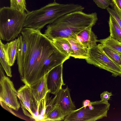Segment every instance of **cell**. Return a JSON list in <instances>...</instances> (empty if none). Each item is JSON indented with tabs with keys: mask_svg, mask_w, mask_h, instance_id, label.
Wrapping results in <instances>:
<instances>
[{
	"mask_svg": "<svg viewBox=\"0 0 121 121\" xmlns=\"http://www.w3.org/2000/svg\"><path fill=\"white\" fill-rule=\"evenodd\" d=\"M110 5L112 8L108 7L106 9L109 14L115 19L121 28V11L112 2Z\"/></svg>",
	"mask_w": 121,
	"mask_h": 121,
	"instance_id": "cell-22",
	"label": "cell"
},
{
	"mask_svg": "<svg viewBox=\"0 0 121 121\" xmlns=\"http://www.w3.org/2000/svg\"><path fill=\"white\" fill-rule=\"evenodd\" d=\"M21 34L27 49L22 67L18 71L25 85L30 86L69 58L40 31L24 28Z\"/></svg>",
	"mask_w": 121,
	"mask_h": 121,
	"instance_id": "cell-1",
	"label": "cell"
},
{
	"mask_svg": "<svg viewBox=\"0 0 121 121\" xmlns=\"http://www.w3.org/2000/svg\"><path fill=\"white\" fill-rule=\"evenodd\" d=\"M67 39L71 47V56L75 58L85 59L89 57V49L84 46L76 40L71 39Z\"/></svg>",
	"mask_w": 121,
	"mask_h": 121,
	"instance_id": "cell-15",
	"label": "cell"
},
{
	"mask_svg": "<svg viewBox=\"0 0 121 121\" xmlns=\"http://www.w3.org/2000/svg\"><path fill=\"white\" fill-rule=\"evenodd\" d=\"M19 39L18 38L6 44L3 43L1 39L0 43L2 46L7 61L11 67L14 65L17 55Z\"/></svg>",
	"mask_w": 121,
	"mask_h": 121,
	"instance_id": "cell-13",
	"label": "cell"
},
{
	"mask_svg": "<svg viewBox=\"0 0 121 121\" xmlns=\"http://www.w3.org/2000/svg\"><path fill=\"white\" fill-rule=\"evenodd\" d=\"M87 62L112 73L116 77L121 74V67L114 62L105 53L100 43L90 48Z\"/></svg>",
	"mask_w": 121,
	"mask_h": 121,
	"instance_id": "cell-6",
	"label": "cell"
},
{
	"mask_svg": "<svg viewBox=\"0 0 121 121\" xmlns=\"http://www.w3.org/2000/svg\"><path fill=\"white\" fill-rule=\"evenodd\" d=\"M112 95L111 92H109L108 91H104L100 95L101 100L104 103H108V101Z\"/></svg>",
	"mask_w": 121,
	"mask_h": 121,
	"instance_id": "cell-25",
	"label": "cell"
},
{
	"mask_svg": "<svg viewBox=\"0 0 121 121\" xmlns=\"http://www.w3.org/2000/svg\"><path fill=\"white\" fill-rule=\"evenodd\" d=\"M95 12L78 11L65 14L46 27L44 35L52 41L61 38L72 39L81 31L94 26L98 20Z\"/></svg>",
	"mask_w": 121,
	"mask_h": 121,
	"instance_id": "cell-2",
	"label": "cell"
},
{
	"mask_svg": "<svg viewBox=\"0 0 121 121\" xmlns=\"http://www.w3.org/2000/svg\"><path fill=\"white\" fill-rule=\"evenodd\" d=\"M10 7L23 13H26L27 11L26 0H9Z\"/></svg>",
	"mask_w": 121,
	"mask_h": 121,
	"instance_id": "cell-21",
	"label": "cell"
},
{
	"mask_svg": "<svg viewBox=\"0 0 121 121\" xmlns=\"http://www.w3.org/2000/svg\"><path fill=\"white\" fill-rule=\"evenodd\" d=\"M108 24L110 36L121 42V28L116 20L110 14Z\"/></svg>",
	"mask_w": 121,
	"mask_h": 121,
	"instance_id": "cell-19",
	"label": "cell"
},
{
	"mask_svg": "<svg viewBox=\"0 0 121 121\" xmlns=\"http://www.w3.org/2000/svg\"><path fill=\"white\" fill-rule=\"evenodd\" d=\"M4 69L0 64V79L5 76L4 71Z\"/></svg>",
	"mask_w": 121,
	"mask_h": 121,
	"instance_id": "cell-27",
	"label": "cell"
},
{
	"mask_svg": "<svg viewBox=\"0 0 121 121\" xmlns=\"http://www.w3.org/2000/svg\"><path fill=\"white\" fill-rule=\"evenodd\" d=\"M84 9L80 4H61L54 1L39 9L27 10L24 28L41 31L46 25L61 16L75 12L83 11Z\"/></svg>",
	"mask_w": 121,
	"mask_h": 121,
	"instance_id": "cell-3",
	"label": "cell"
},
{
	"mask_svg": "<svg viewBox=\"0 0 121 121\" xmlns=\"http://www.w3.org/2000/svg\"><path fill=\"white\" fill-rule=\"evenodd\" d=\"M26 13H23L10 7H4L0 9V39L12 41L19 35L23 29Z\"/></svg>",
	"mask_w": 121,
	"mask_h": 121,
	"instance_id": "cell-4",
	"label": "cell"
},
{
	"mask_svg": "<svg viewBox=\"0 0 121 121\" xmlns=\"http://www.w3.org/2000/svg\"><path fill=\"white\" fill-rule=\"evenodd\" d=\"M65 116L60 108L55 104H46L43 121H60L64 120Z\"/></svg>",
	"mask_w": 121,
	"mask_h": 121,
	"instance_id": "cell-14",
	"label": "cell"
},
{
	"mask_svg": "<svg viewBox=\"0 0 121 121\" xmlns=\"http://www.w3.org/2000/svg\"><path fill=\"white\" fill-rule=\"evenodd\" d=\"M18 98L24 114L32 119H37L39 116V104L30 86L25 85L17 91Z\"/></svg>",
	"mask_w": 121,
	"mask_h": 121,
	"instance_id": "cell-7",
	"label": "cell"
},
{
	"mask_svg": "<svg viewBox=\"0 0 121 121\" xmlns=\"http://www.w3.org/2000/svg\"><path fill=\"white\" fill-rule=\"evenodd\" d=\"M63 64L52 69L47 74V84L50 93L55 95L62 89L65 84L63 79Z\"/></svg>",
	"mask_w": 121,
	"mask_h": 121,
	"instance_id": "cell-9",
	"label": "cell"
},
{
	"mask_svg": "<svg viewBox=\"0 0 121 121\" xmlns=\"http://www.w3.org/2000/svg\"><path fill=\"white\" fill-rule=\"evenodd\" d=\"M92 27L83 30L71 39L76 40L89 49L96 46L98 40L96 35L92 30Z\"/></svg>",
	"mask_w": 121,
	"mask_h": 121,
	"instance_id": "cell-11",
	"label": "cell"
},
{
	"mask_svg": "<svg viewBox=\"0 0 121 121\" xmlns=\"http://www.w3.org/2000/svg\"><path fill=\"white\" fill-rule=\"evenodd\" d=\"M119 76H120V77H121V74L119 75Z\"/></svg>",
	"mask_w": 121,
	"mask_h": 121,
	"instance_id": "cell-30",
	"label": "cell"
},
{
	"mask_svg": "<svg viewBox=\"0 0 121 121\" xmlns=\"http://www.w3.org/2000/svg\"><path fill=\"white\" fill-rule=\"evenodd\" d=\"M0 99L1 104H4L9 108L18 111L20 104L17 99V92L13 82L4 76L0 80Z\"/></svg>",
	"mask_w": 121,
	"mask_h": 121,
	"instance_id": "cell-8",
	"label": "cell"
},
{
	"mask_svg": "<svg viewBox=\"0 0 121 121\" xmlns=\"http://www.w3.org/2000/svg\"><path fill=\"white\" fill-rule=\"evenodd\" d=\"M55 104L60 108L65 117L75 110L76 107L72 100L68 86L62 89L55 95Z\"/></svg>",
	"mask_w": 121,
	"mask_h": 121,
	"instance_id": "cell-10",
	"label": "cell"
},
{
	"mask_svg": "<svg viewBox=\"0 0 121 121\" xmlns=\"http://www.w3.org/2000/svg\"><path fill=\"white\" fill-rule=\"evenodd\" d=\"M110 104L101 100L91 102L88 106L75 110L66 116L65 121H95L107 117Z\"/></svg>",
	"mask_w": 121,
	"mask_h": 121,
	"instance_id": "cell-5",
	"label": "cell"
},
{
	"mask_svg": "<svg viewBox=\"0 0 121 121\" xmlns=\"http://www.w3.org/2000/svg\"><path fill=\"white\" fill-rule=\"evenodd\" d=\"M91 102L90 101L88 100L84 101L83 102L82 107H85L88 106L90 104Z\"/></svg>",
	"mask_w": 121,
	"mask_h": 121,
	"instance_id": "cell-28",
	"label": "cell"
},
{
	"mask_svg": "<svg viewBox=\"0 0 121 121\" xmlns=\"http://www.w3.org/2000/svg\"><path fill=\"white\" fill-rule=\"evenodd\" d=\"M47 74L35 83L30 86L31 91L38 104L45 98L48 94L50 93L47 85Z\"/></svg>",
	"mask_w": 121,
	"mask_h": 121,
	"instance_id": "cell-12",
	"label": "cell"
},
{
	"mask_svg": "<svg viewBox=\"0 0 121 121\" xmlns=\"http://www.w3.org/2000/svg\"><path fill=\"white\" fill-rule=\"evenodd\" d=\"M52 42L59 51L70 58L71 56L72 48L70 44L67 39H59Z\"/></svg>",
	"mask_w": 121,
	"mask_h": 121,
	"instance_id": "cell-17",
	"label": "cell"
},
{
	"mask_svg": "<svg viewBox=\"0 0 121 121\" xmlns=\"http://www.w3.org/2000/svg\"><path fill=\"white\" fill-rule=\"evenodd\" d=\"M0 62L7 76H12L11 66L9 64L6 60L2 44L0 43Z\"/></svg>",
	"mask_w": 121,
	"mask_h": 121,
	"instance_id": "cell-20",
	"label": "cell"
},
{
	"mask_svg": "<svg viewBox=\"0 0 121 121\" xmlns=\"http://www.w3.org/2000/svg\"><path fill=\"white\" fill-rule=\"evenodd\" d=\"M112 2L121 11V0H112Z\"/></svg>",
	"mask_w": 121,
	"mask_h": 121,
	"instance_id": "cell-26",
	"label": "cell"
},
{
	"mask_svg": "<svg viewBox=\"0 0 121 121\" xmlns=\"http://www.w3.org/2000/svg\"><path fill=\"white\" fill-rule=\"evenodd\" d=\"M18 38L19 42L17 59L18 69L19 71L23 65L27 50V45L25 40L21 34H19Z\"/></svg>",
	"mask_w": 121,
	"mask_h": 121,
	"instance_id": "cell-16",
	"label": "cell"
},
{
	"mask_svg": "<svg viewBox=\"0 0 121 121\" xmlns=\"http://www.w3.org/2000/svg\"><path fill=\"white\" fill-rule=\"evenodd\" d=\"M102 46L103 49L106 54L114 62L121 67L120 54L108 47Z\"/></svg>",
	"mask_w": 121,
	"mask_h": 121,
	"instance_id": "cell-23",
	"label": "cell"
},
{
	"mask_svg": "<svg viewBox=\"0 0 121 121\" xmlns=\"http://www.w3.org/2000/svg\"><path fill=\"white\" fill-rule=\"evenodd\" d=\"M120 58L121 60V55H120Z\"/></svg>",
	"mask_w": 121,
	"mask_h": 121,
	"instance_id": "cell-29",
	"label": "cell"
},
{
	"mask_svg": "<svg viewBox=\"0 0 121 121\" xmlns=\"http://www.w3.org/2000/svg\"><path fill=\"white\" fill-rule=\"evenodd\" d=\"M102 46L108 47L121 55V42L111 36L98 40Z\"/></svg>",
	"mask_w": 121,
	"mask_h": 121,
	"instance_id": "cell-18",
	"label": "cell"
},
{
	"mask_svg": "<svg viewBox=\"0 0 121 121\" xmlns=\"http://www.w3.org/2000/svg\"><path fill=\"white\" fill-rule=\"evenodd\" d=\"M54 0V1H55L56 0Z\"/></svg>",
	"mask_w": 121,
	"mask_h": 121,
	"instance_id": "cell-31",
	"label": "cell"
},
{
	"mask_svg": "<svg viewBox=\"0 0 121 121\" xmlns=\"http://www.w3.org/2000/svg\"><path fill=\"white\" fill-rule=\"evenodd\" d=\"M97 6L102 9H106L110 4V0H93Z\"/></svg>",
	"mask_w": 121,
	"mask_h": 121,
	"instance_id": "cell-24",
	"label": "cell"
}]
</instances>
